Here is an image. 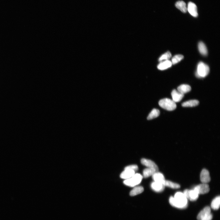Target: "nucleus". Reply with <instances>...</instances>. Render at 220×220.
I'll use <instances>...</instances> for the list:
<instances>
[{
	"label": "nucleus",
	"mask_w": 220,
	"mask_h": 220,
	"mask_svg": "<svg viewBox=\"0 0 220 220\" xmlns=\"http://www.w3.org/2000/svg\"><path fill=\"white\" fill-rule=\"evenodd\" d=\"M159 104L162 108L169 111H173L176 108V103L168 98L161 99L159 102Z\"/></svg>",
	"instance_id": "3"
},
{
	"label": "nucleus",
	"mask_w": 220,
	"mask_h": 220,
	"mask_svg": "<svg viewBox=\"0 0 220 220\" xmlns=\"http://www.w3.org/2000/svg\"><path fill=\"white\" fill-rule=\"evenodd\" d=\"M172 54L169 52H168L162 55L160 57L159 61L162 62L163 61L169 60L171 57Z\"/></svg>",
	"instance_id": "26"
},
{
	"label": "nucleus",
	"mask_w": 220,
	"mask_h": 220,
	"mask_svg": "<svg viewBox=\"0 0 220 220\" xmlns=\"http://www.w3.org/2000/svg\"><path fill=\"white\" fill-rule=\"evenodd\" d=\"M191 87L187 84H183L180 85L177 88V91L179 93L184 95L189 93L191 90Z\"/></svg>",
	"instance_id": "16"
},
{
	"label": "nucleus",
	"mask_w": 220,
	"mask_h": 220,
	"mask_svg": "<svg viewBox=\"0 0 220 220\" xmlns=\"http://www.w3.org/2000/svg\"><path fill=\"white\" fill-rule=\"evenodd\" d=\"M211 214V209L210 207H205L198 214L197 218L198 220H202Z\"/></svg>",
	"instance_id": "10"
},
{
	"label": "nucleus",
	"mask_w": 220,
	"mask_h": 220,
	"mask_svg": "<svg viewBox=\"0 0 220 220\" xmlns=\"http://www.w3.org/2000/svg\"><path fill=\"white\" fill-rule=\"evenodd\" d=\"M142 179L143 176L141 175L139 173L135 174L131 178L125 180L124 183L127 186L134 187L140 184Z\"/></svg>",
	"instance_id": "4"
},
{
	"label": "nucleus",
	"mask_w": 220,
	"mask_h": 220,
	"mask_svg": "<svg viewBox=\"0 0 220 220\" xmlns=\"http://www.w3.org/2000/svg\"><path fill=\"white\" fill-rule=\"evenodd\" d=\"M220 205V197L219 196H218L212 200L211 204V207L213 209L216 210L219 208Z\"/></svg>",
	"instance_id": "22"
},
{
	"label": "nucleus",
	"mask_w": 220,
	"mask_h": 220,
	"mask_svg": "<svg viewBox=\"0 0 220 220\" xmlns=\"http://www.w3.org/2000/svg\"><path fill=\"white\" fill-rule=\"evenodd\" d=\"M209 66L203 62H200L198 64L196 76L198 78H204L207 76L209 72Z\"/></svg>",
	"instance_id": "2"
},
{
	"label": "nucleus",
	"mask_w": 220,
	"mask_h": 220,
	"mask_svg": "<svg viewBox=\"0 0 220 220\" xmlns=\"http://www.w3.org/2000/svg\"><path fill=\"white\" fill-rule=\"evenodd\" d=\"M144 188L142 186H138L134 187L130 192V196H133L139 195L143 192Z\"/></svg>",
	"instance_id": "23"
},
{
	"label": "nucleus",
	"mask_w": 220,
	"mask_h": 220,
	"mask_svg": "<svg viewBox=\"0 0 220 220\" xmlns=\"http://www.w3.org/2000/svg\"><path fill=\"white\" fill-rule=\"evenodd\" d=\"M141 164L147 167L148 168H153L156 170L158 172L159 171V168L158 166L155 163L152 161L143 158L141 160Z\"/></svg>",
	"instance_id": "8"
},
{
	"label": "nucleus",
	"mask_w": 220,
	"mask_h": 220,
	"mask_svg": "<svg viewBox=\"0 0 220 220\" xmlns=\"http://www.w3.org/2000/svg\"><path fill=\"white\" fill-rule=\"evenodd\" d=\"M199 103L197 100H192L183 103L182 105L183 107H193L198 105Z\"/></svg>",
	"instance_id": "19"
},
{
	"label": "nucleus",
	"mask_w": 220,
	"mask_h": 220,
	"mask_svg": "<svg viewBox=\"0 0 220 220\" xmlns=\"http://www.w3.org/2000/svg\"><path fill=\"white\" fill-rule=\"evenodd\" d=\"M176 8L182 12L185 13L187 11V8L186 3L183 1H179L176 2L175 4Z\"/></svg>",
	"instance_id": "18"
},
{
	"label": "nucleus",
	"mask_w": 220,
	"mask_h": 220,
	"mask_svg": "<svg viewBox=\"0 0 220 220\" xmlns=\"http://www.w3.org/2000/svg\"><path fill=\"white\" fill-rule=\"evenodd\" d=\"M165 187H167L173 189H178L180 186L179 184L169 180H166L163 183Z\"/></svg>",
	"instance_id": "21"
},
{
	"label": "nucleus",
	"mask_w": 220,
	"mask_h": 220,
	"mask_svg": "<svg viewBox=\"0 0 220 220\" xmlns=\"http://www.w3.org/2000/svg\"><path fill=\"white\" fill-rule=\"evenodd\" d=\"M129 169L133 170L135 172L137 171L138 169V167L137 165H131L128 166L126 167L125 169Z\"/></svg>",
	"instance_id": "27"
},
{
	"label": "nucleus",
	"mask_w": 220,
	"mask_h": 220,
	"mask_svg": "<svg viewBox=\"0 0 220 220\" xmlns=\"http://www.w3.org/2000/svg\"><path fill=\"white\" fill-rule=\"evenodd\" d=\"M200 179L202 183H207L210 182L211 178L209 173L206 169H203L201 172Z\"/></svg>",
	"instance_id": "7"
},
{
	"label": "nucleus",
	"mask_w": 220,
	"mask_h": 220,
	"mask_svg": "<svg viewBox=\"0 0 220 220\" xmlns=\"http://www.w3.org/2000/svg\"><path fill=\"white\" fill-rule=\"evenodd\" d=\"M157 172L156 170L153 168H146L144 170L143 172V176L144 178H148L152 176L155 173Z\"/></svg>",
	"instance_id": "20"
},
{
	"label": "nucleus",
	"mask_w": 220,
	"mask_h": 220,
	"mask_svg": "<svg viewBox=\"0 0 220 220\" xmlns=\"http://www.w3.org/2000/svg\"><path fill=\"white\" fill-rule=\"evenodd\" d=\"M152 189L157 192H161L164 190L165 186L162 183L154 182L151 184Z\"/></svg>",
	"instance_id": "11"
},
{
	"label": "nucleus",
	"mask_w": 220,
	"mask_h": 220,
	"mask_svg": "<svg viewBox=\"0 0 220 220\" xmlns=\"http://www.w3.org/2000/svg\"><path fill=\"white\" fill-rule=\"evenodd\" d=\"M198 48L199 51L202 55L205 56L207 55V49L204 42L202 41L199 42Z\"/></svg>",
	"instance_id": "17"
},
{
	"label": "nucleus",
	"mask_w": 220,
	"mask_h": 220,
	"mask_svg": "<svg viewBox=\"0 0 220 220\" xmlns=\"http://www.w3.org/2000/svg\"><path fill=\"white\" fill-rule=\"evenodd\" d=\"M173 100L175 103L180 102L184 96V95L179 93L176 90H173L171 93Z\"/></svg>",
	"instance_id": "12"
},
{
	"label": "nucleus",
	"mask_w": 220,
	"mask_h": 220,
	"mask_svg": "<svg viewBox=\"0 0 220 220\" xmlns=\"http://www.w3.org/2000/svg\"><path fill=\"white\" fill-rule=\"evenodd\" d=\"M199 195L204 194L208 193L209 190L210 188L209 185L207 183H202L199 184L194 188Z\"/></svg>",
	"instance_id": "6"
},
{
	"label": "nucleus",
	"mask_w": 220,
	"mask_h": 220,
	"mask_svg": "<svg viewBox=\"0 0 220 220\" xmlns=\"http://www.w3.org/2000/svg\"><path fill=\"white\" fill-rule=\"evenodd\" d=\"M184 58L183 55L181 54L176 55L173 57L172 60V65H174L181 61Z\"/></svg>",
	"instance_id": "25"
},
{
	"label": "nucleus",
	"mask_w": 220,
	"mask_h": 220,
	"mask_svg": "<svg viewBox=\"0 0 220 220\" xmlns=\"http://www.w3.org/2000/svg\"><path fill=\"white\" fill-rule=\"evenodd\" d=\"M152 178L154 182L163 184L165 180V177L162 173L158 172H156L152 175Z\"/></svg>",
	"instance_id": "14"
},
{
	"label": "nucleus",
	"mask_w": 220,
	"mask_h": 220,
	"mask_svg": "<svg viewBox=\"0 0 220 220\" xmlns=\"http://www.w3.org/2000/svg\"><path fill=\"white\" fill-rule=\"evenodd\" d=\"M212 215L211 214L207 217L203 219L202 220H212Z\"/></svg>",
	"instance_id": "28"
},
{
	"label": "nucleus",
	"mask_w": 220,
	"mask_h": 220,
	"mask_svg": "<svg viewBox=\"0 0 220 220\" xmlns=\"http://www.w3.org/2000/svg\"><path fill=\"white\" fill-rule=\"evenodd\" d=\"M159 110L156 109H153L148 116L147 119L151 120L158 117L160 115Z\"/></svg>",
	"instance_id": "24"
},
{
	"label": "nucleus",
	"mask_w": 220,
	"mask_h": 220,
	"mask_svg": "<svg viewBox=\"0 0 220 220\" xmlns=\"http://www.w3.org/2000/svg\"><path fill=\"white\" fill-rule=\"evenodd\" d=\"M187 11L190 15L195 17L198 16L197 6L193 3L190 2L188 4Z\"/></svg>",
	"instance_id": "9"
},
{
	"label": "nucleus",
	"mask_w": 220,
	"mask_h": 220,
	"mask_svg": "<svg viewBox=\"0 0 220 220\" xmlns=\"http://www.w3.org/2000/svg\"><path fill=\"white\" fill-rule=\"evenodd\" d=\"M172 65L171 61L170 60L163 61L158 65V68L160 70H165L171 67Z\"/></svg>",
	"instance_id": "15"
},
{
	"label": "nucleus",
	"mask_w": 220,
	"mask_h": 220,
	"mask_svg": "<svg viewBox=\"0 0 220 220\" xmlns=\"http://www.w3.org/2000/svg\"><path fill=\"white\" fill-rule=\"evenodd\" d=\"M135 172L132 170L125 169L124 171L120 175V178L126 180L129 179L135 174Z\"/></svg>",
	"instance_id": "13"
},
{
	"label": "nucleus",
	"mask_w": 220,
	"mask_h": 220,
	"mask_svg": "<svg viewBox=\"0 0 220 220\" xmlns=\"http://www.w3.org/2000/svg\"><path fill=\"white\" fill-rule=\"evenodd\" d=\"M183 193L187 199L192 201H196L199 195L194 189L192 190L186 189L184 190Z\"/></svg>",
	"instance_id": "5"
},
{
	"label": "nucleus",
	"mask_w": 220,
	"mask_h": 220,
	"mask_svg": "<svg viewBox=\"0 0 220 220\" xmlns=\"http://www.w3.org/2000/svg\"><path fill=\"white\" fill-rule=\"evenodd\" d=\"M169 202L172 206L180 209L186 208L188 205V199L184 194L180 192L176 193L174 197H170Z\"/></svg>",
	"instance_id": "1"
}]
</instances>
